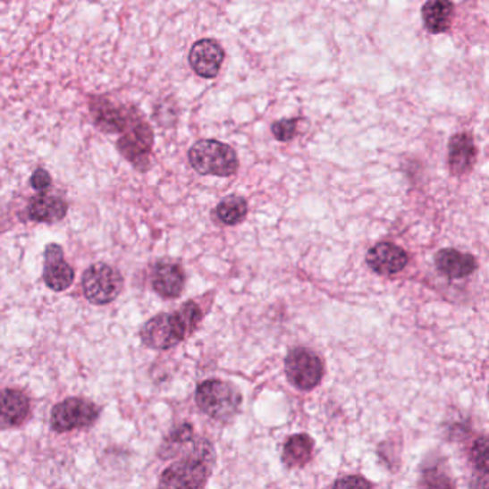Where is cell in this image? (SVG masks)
<instances>
[{"instance_id": "1", "label": "cell", "mask_w": 489, "mask_h": 489, "mask_svg": "<svg viewBox=\"0 0 489 489\" xmlns=\"http://www.w3.org/2000/svg\"><path fill=\"white\" fill-rule=\"evenodd\" d=\"M215 448L206 439L191 441L187 455L168 467L161 475L164 488H203L210 478L215 460Z\"/></svg>"}, {"instance_id": "2", "label": "cell", "mask_w": 489, "mask_h": 489, "mask_svg": "<svg viewBox=\"0 0 489 489\" xmlns=\"http://www.w3.org/2000/svg\"><path fill=\"white\" fill-rule=\"evenodd\" d=\"M191 167L201 175L232 177L239 170V156L232 147L217 139L197 141L189 151Z\"/></svg>"}, {"instance_id": "3", "label": "cell", "mask_w": 489, "mask_h": 489, "mask_svg": "<svg viewBox=\"0 0 489 489\" xmlns=\"http://www.w3.org/2000/svg\"><path fill=\"white\" fill-rule=\"evenodd\" d=\"M196 403L199 409L215 421H232L239 413L241 395L230 382L208 379L198 384Z\"/></svg>"}, {"instance_id": "4", "label": "cell", "mask_w": 489, "mask_h": 489, "mask_svg": "<svg viewBox=\"0 0 489 489\" xmlns=\"http://www.w3.org/2000/svg\"><path fill=\"white\" fill-rule=\"evenodd\" d=\"M116 147L123 158L130 161L137 170H148L153 154L154 132L139 111L134 114L130 123L121 132Z\"/></svg>"}, {"instance_id": "5", "label": "cell", "mask_w": 489, "mask_h": 489, "mask_svg": "<svg viewBox=\"0 0 489 489\" xmlns=\"http://www.w3.org/2000/svg\"><path fill=\"white\" fill-rule=\"evenodd\" d=\"M191 332L177 310L175 313H161L149 319L141 329V341L147 348L167 350L177 346Z\"/></svg>"}, {"instance_id": "6", "label": "cell", "mask_w": 489, "mask_h": 489, "mask_svg": "<svg viewBox=\"0 0 489 489\" xmlns=\"http://www.w3.org/2000/svg\"><path fill=\"white\" fill-rule=\"evenodd\" d=\"M123 279L121 273L105 263H97L87 268L82 275L85 298L92 305H108L122 291Z\"/></svg>"}, {"instance_id": "7", "label": "cell", "mask_w": 489, "mask_h": 489, "mask_svg": "<svg viewBox=\"0 0 489 489\" xmlns=\"http://www.w3.org/2000/svg\"><path fill=\"white\" fill-rule=\"evenodd\" d=\"M99 412L98 406L88 399L68 398L54 406L51 426L59 434L89 428L98 419Z\"/></svg>"}, {"instance_id": "8", "label": "cell", "mask_w": 489, "mask_h": 489, "mask_svg": "<svg viewBox=\"0 0 489 489\" xmlns=\"http://www.w3.org/2000/svg\"><path fill=\"white\" fill-rule=\"evenodd\" d=\"M286 376L299 391H312L322 382V359L308 348L291 349L284 362Z\"/></svg>"}, {"instance_id": "9", "label": "cell", "mask_w": 489, "mask_h": 489, "mask_svg": "<svg viewBox=\"0 0 489 489\" xmlns=\"http://www.w3.org/2000/svg\"><path fill=\"white\" fill-rule=\"evenodd\" d=\"M89 111L95 125L105 134H121L138 109L121 105L106 97H91Z\"/></svg>"}, {"instance_id": "10", "label": "cell", "mask_w": 489, "mask_h": 489, "mask_svg": "<svg viewBox=\"0 0 489 489\" xmlns=\"http://www.w3.org/2000/svg\"><path fill=\"white\" fill-rule=\"evenodd\" d=\"M224 58V49L217 40L201 39L192 45L189 61L198 77L213 80L220 72Z\"/></svg>"}, {"instance_id": "11", "label": "cell", "mask_w": 489, "mask_h": 489, "mask_svg": "<svg viewBox=\"0 0 489 489\" xmlns=\"http://www.w3.org/2000/svg\"><path fill=\"white\" fill-rule=\"evenodd\" d=\"M44 280L54 291H65L75 280V272L66 263L63 250L58 244H49L45 249Z\"/></svg>"}, {"instance_id": "12", "label": "cell", "mask_w": 489, "mask_h": 489, "mask_svg": "<svg viewBox=\"0 0 489 489\" xmlns=\"http://www.w3.org/2000/svg\"><path fill=\"white\" fill-rule=\"evenodd\" d=\"M367 266L382 275L398 274L409 263V257L403 249L393 243H379L367 254Z\"/></svg>"}, {"instance_id": "13", "label": "cell", "mask_w": 489, "mask_h": 489, "mask_svg": "<svg viewBox=\"0 0 489 489\" xmlns=\"http://www.w3.org/2000/svg\"><path fill=\"white\" fill-rule=\"evenodd\" d=\"M30 398L18 389L0 391V431L16 428L30 415Z\"/></svg>"}, {"instance_id": "14", "label": "cell", "mask_w": 489, "mask_h": 489, "mask_svg": "<svg viewBox=\"0 0 489 489\" xmlns=\"http://www.w3.org/2000/svg\"><path fill=\"white\" fill-rule=\"evenodd\" d=\"M475 163H476V147H475L474 138L468 132L452 135L448 147L451 174L462 177L471 173Z\"/></svg>"}, {"instance_id": "15", "label": "cell", "mask_w": 489, "mask_h": 489, "mask_svg": "<svg viewBox=\"0 0 489 489\" xmlns=\"http://www.w3.org/2000/svg\"><path fill=\"white\" fill-rule=\"evenodd\" d=\"M151 283H153L154 291L160 294L161 298H178L184 291L185 284V275L181 266L171 261H161L154 267Z\"/></svg>"}, {"instance_id": "16", "label": "cell", "mask_w": 489, "mask_h": 489, "mask_svg": "<svg viewBox=\"0 0 489 489\" xmlns=\"http://www.w3.org/2000/svg\"><path fill=\"white\" fill-rule=\"evenodd\" d=\"M435 265L438 272L448 279H464L476 270V261L474 256L455 249H443L435 256Z\"/></svg>"}, {"instance_id": "17", "label": "cell", "mask_w": 489, "mask_h": 489, "mask_svg": "<svg viewBox=\"0 0 489 489\" xmlns=\"http://www.w3.org/2000/svg\"><path fill=\"white\" fill-rule=\"evenodd\" d=\"M66 213H68V204L65 203V199L49 196V194L33 197L28 206V217L37 223L54 224L63 220Z\"/></svg>"}, {"instance_id": "18", "label": "cell", "mask_w": 489, "mask_h": 489, "mask_svg": "<svg viewBox=\"0 0 489 489\" xmlns=\"http://www.w3.org/2000/svg\"><path fill=\"white\" fill-rule=\"evenodd\" d=\"M455 8L451 0H426L422 8L424 25L432 35L445 33L451 30Z\"/></svg>"}, {"instance_id": "19", "label": "cell", "mask_w": 489, "mask_h": 489, "mask_svg": "<svg viewBox=\"0 0 489 489\" xmlns=\"http://www.w3.org/2000/svg\"><path fill=\"white\" fill-rule=\"evenodd\" d=\"M313 448H315V441L308 434H298L289 438V441L284 443L282 460L287 468L291 469L306 467L312 459Z\"/></svg>"}, {"instance_id": "20", "label": "cell", "mask_w": 489, "mask_h": 489, "mask_svg": "<svg viewBox=\"0 0 489 489\" xmlns=\"http://www.w3.org/2000/svg\"><path fill=\"white\" fill-rule=\"evenodd\" d=\"M247 211H249V206H247L246 198L240 196H229L218 204L215 215L224 224L236 225L243 222Z\"/></svg>"}, {"instance_id": "21", "label": "cell", "mask_w": 489, "mask_h": 489, "mask_svg": "<svg viewBox=\"0 0 489 489\" xmlns=\"http://www.w3.org/2000/svg\"><path fill=\"white\" fill-rule=\"evenodd\" d=\"M194 438L192 434V426L190 424H184L180 428L173 431L167 441L161 446V458L167 459V458L177 457V453L184 448L187 443H191Z\"/></svg>"}, {"instance_id": "22", "label": "cell", "mask_w": 489, "mask_h": 489, "mask_svg": "<svg viewBox=\"0 0 489 489\" xmlns=\"http://www.w3.org/2000/svg\"><path fill=\"white\" fill-rule=\"evenodd\" d=\"M298 118L275 121L272 125V132L277 141L289 142L298 134Z\"/></svg>"}, {"instance_id": "23", "label": "cell", "mask_w": 489, "mask_h": 489, "mask_svg": "<svg viewBox=\"0 0 489 489\" xmlns=\"http://www.w3.org/2000/svg\"><path fill=\"white\" fill-rule=\"evenodd\" d=\"M472 462L474 467L481 471L482 474H488V439L486 436H482L472 448Z\"/></svg>"}, {"instance_id": "24", "label": "cell", "mask_w": 489, "mask_h": 489, "mask_svg": "<svg viewBox=\"0 0 489 489\" xmlns=\"http://www.w3.org/2000/svg\"><path fill=\"white\" fill-rule=\"evenodd\" d=\"M30 185L37 191L45 192L52 185L51 174L44 168H38L30 177Z\"/></svg>"}, {"instance_id": "25", "label": "cell", "mask_w": 489, "mask_h": 489, "mask_svg": "<svg viewBox=\"0 0 489 489\" xmlns=\"http://www.w3.org/2000/svg\"><path fill=\"white\" fill-rule=\"evenodd\" d=\"M334 488H370L374 486L372 482L367 481L362 476H346L334 482Z\"/></svg>"}]
</instances>
